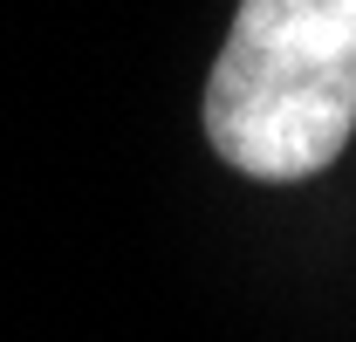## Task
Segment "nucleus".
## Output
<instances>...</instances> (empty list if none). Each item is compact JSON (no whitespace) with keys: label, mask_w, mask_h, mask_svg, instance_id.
Here are the masks:
<instances>
[{"label":"nucleus","mask_w":356,"mask_h":342,"mask_svg":"<svg viewBox=\"0 0 356 342\" xmlns=\"http://www.w3.org/2000/svg\"><path fill=\"white\" fill-rule=\"evenodd\" d=\"M356 137V0H240L206 76V144L261 185H302Z\"/></svg>","instance_id":"f257e3e1"}]
</instances>
